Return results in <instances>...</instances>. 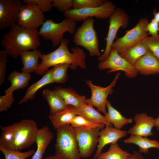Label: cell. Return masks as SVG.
I'll return each instance as SVG.
<instances>
[{
  "label": "cell",
  "mask_w": 159,
  "mask_h": 159,
  "mask_svg": "<svg viewBox=\"0 0 159 159\" xmlns=\"http://www.w3.org/2000/svg\"><path fill=\"white\" fill-rule=\"evenodd\" d=\"M37 29H27L17 23L3 36L1 45L11 58L16 59L22 52L37 49L40 44Z\"/></svg>",
  "instance_id": "obj_1"
},
{
  "label": "cell",
  "mask_w": 159,
  "mask_h": 159,
  "mask_svg": "<svg viewBox=\"0 0 159 159\" xmlns=\"http://www.w3.org/2000/svg\"><path fill=\"white\" fill-rule=\"evenodd\" d=\"M69 42L67 39H64L55 50L47 54H42L40 57L42 61L35 73L43 75L50 67L63 63L70 64L69 68L73 70L78 67L86 69V54L77 47L72 48V52H70L68 47Z\"/></svg>",
  "instance_id": "obj_2"
},
{
  "label": "cell",
  "mask_w": 159,
  "mask_h": 159,
  "mask_svg": "<svg viewBox=\"0 0 159 159\" xmlns=\"http://www.w3.org/2000/svg\"><path fill=\"white\" fill-rule=\"evenodd\" d=\"M56 130L55 155L62 159H80L75 128L68 124Z\"/></svg>",
  "instance_id": "obj_3"
},
{
  "label": "cell",
  "mask_w": 159,
  "mask_h": 159,
  "mask_svg": "<svg viewBox=\"0 0 159 159\" xmlns=\"http://www.w3.org/2000/svg\"><path fill=\"white\" fill-rule=\"evenodd\" d=\"M94 19L88 18L83 21L82 24L75 32L74 42L77 46L83 47L89 52L91 57L100 56L102 54L99 48V41L94 27Z\"/></svg>",
  "instance_id": "obj_4"
},
{
  "label": "cell",
  "mask_w": 159,
  "mask_h": 159,
  "mask_svg": "<svg viewBox=\"0 0 159 159\" xmlns=\"http://www.w3.org/2000/svg\"><path fill=\"white\" fill-rule=\"evenodd\" d=\"M14 124L13 140L9 150L21 151L35 143L38 129L34 120L24 119Z\"/></svg>",
  "instance_id": "obj_5"
},
{
  "label": "cell",
  "mask_w": 159,
  "mask_h": 159,
  "mask_svg": "<svg viewBox=\"0 0 159 159\" xmlns=\"http://www.w3.org/2000/svg\"><path fill=\"white\" fill-rule=\"evenodd\" d=\"M76 21L66 19L61 22L57 23L53 20L45 21L39 30V34L45 39L49 40L54 47L59 45L64 39V34L67 32L74 34L76 27Z\"/></svg>",
  "instance_id": "obj_6"
},
{
  "label": "cell",
  "mask_w": 159,
  "mask_h": 159,
  "mask_svg": "<svg viewBox=\"0 0 159 159\" xmlns=\"http://www.w3.org/2000/svg\"><path fill=\"white\" fill-rule=\"evenodd\" d=\"M116 7L111 1H107L97 7L71 9L64 13L66 19L75 21H84L88 18L94 17L99 19L109 18L115 10Z\"/></svg>",
  "instance_id": "obj_7"
},
{
  "label": "cell",
  "mask_w": 159,
  "mask_h": 159,
  "mask_svg": "<svg viewBox=\"0 0 159 159\" xmlns=\"http://www.w3.org/2000/svg\"><path fill=\"white\" fill-rule=\"evenodd\" d=\"M149 22L147 18L140 19L137 24L133 28L126 31L122 37L117 38L113 43L111 50L119 53L135 44L142 41L148 36L147 26Z\"/></svg>",
  "instance_id": "obj_8"
},
{
  "label": "cell",
  "mask_w": 159,
  "mask_h": 159,
  "mask_svg": "<svg viewBox=\"0 0 159 159\" xmlns=\"http://www.w3.org/2000/svg\"><path fill=\"white\" fill-rule=\"evenodd\" d=\"M110 24L106 42L105 51L99 57V62L105 60L108 57L111 50L112 47L114 42L117 32L121 27H127L129 21V16L126 11L123 9L117 8L115 11L109 17Z\"/></svg>",
  "instance_id": "obj_9"
},
{
  "label": "cell",
  "mask_w": 159,
  "mask_h": 159,
  "mask_svg": "<svg viewBox=\"0 0 159 159\" xmlns=\"http://www.w3.org/2000/svg\"><path fill=\"white\" fill-rule=\"evenodd\" d=\"M105 125L92 128L84 127L74 128L81 158H87L92 155L98 144L99 132Z\"/></svg>",
  "instance_id": "obj_10"
},
{
  "label": "cell",
  "mask_w": 159,
  "mask_h": 159,
  "mask_svg": "<svg viewBox=\"0 0 159 159\" xmlns=\"http://www.w3.org/2000/svg\"><path fill=\"white\" fill-rule=\"evenodd\" d=\"M120 75V72L117 73L113 81L106 87L95 85L90 80L86 81V84L91 90V95L90 98L86 99V103L96 107L98 111L105 115L107 112L106 107L107 97L113 93L112 88L116 85Z\"/></svg>",
  "instance_id": "obj_11"
},
{
  "label": "cell",
  "mask_w": 159,
  "mask_h": 159,
  "mask_svg": "<svg viewBox=\"0 0 159 159\" xmlns=\"http://www.w3.org/2000/svg\"><path fill=\"white\" fill-rule=\"evenodd\" d=\"M44 12L37 5L25 4L19 11L16 23L27 29H37L44 23Z\"/></svg>",
  "instance_id": "obj_12"
},
{
  "label": "cell",
  "mask_w": 159,
  "mask_h": 159,
  "mask_svg": "<svg viewBox=\"0 0 159 159\" xmlns=\"http://www.w3.org/2000/svg\"><path fill=\"white\" fill-rule=\"evenodd\" d=\"M98 67L100 70L110 69L108 73L123 71L126 76L130 78L136 77L138 72L132 65L121 57L116 51L111 50L108 57L105 60L99 62Z\"/></svg>",
  "instance_id": "obj_13"
},
{
  "label": "cell",
  "mask_w": 159,
  "mask_h": 159,
  "mask_svg": "<svg viewBox=\"0 0 159 159\" xmlns=\"http://www.w3.org/2000/svg\"><path fill=\"white\" fill-rule=\"evenodd\" d=\"M23 4L20 0H0V30L16 23L19 11Z\"/></svg>",
  "instance_id": "obj_14"
},
{
  "label": "cell",
  "mask_w": 159,
  "mask_h": 159,
  "mask_svg": "<svg viewBox=\"0 0 159 159\" xmlns=\"http://www.w3.org/2000/svg\"><path fill=\"white\" fill-rule=\"evenodd\" d=\"M135 125L127 131V134L148 137L153 135L152 129L155 127V118L145 112L135 115Z\"/></svg>",
  "instance_id": "obj_15"
},
{
  "label": "cell",
  "mask_w": 159,
  "mask_h": 159,
  "mask_svg": "<svg viewBox=\"0 0 159 159\" xmlns=\"http://www.w3.org/2000/svg\"><path fill=\"white\" fill-rule=\"evenodd\" d=\"M127 134V131L117 129L112 126H105L99 132L97 148L93 159H97L106 145L117 142L119 140L125 137Z\"/></svg>",
  "instance_id": "obj_16"
},
{
  "label": "cell",
  "mask_w": 159,
  "mask_h": 159,
  "mask_svg": "<svg viewBox=\"0 0 159 159\" xmlns=\"http://www.w3.org/2000/svg\"><path fill=\"white\" fill-rule=\"evenodd\" d=\"M134 66L138 72L142 75L159 73V60L149 50L137 61Z\"/></svg>",
  "instance_id": "obj_17"
},
{
  "label": "cell",
  "mask_w": 159,
  "mask_h": 159,
  "mask_svg": "<svg viewBox=\"0 0 159 159\" xmlns=\"http://www.w3.org/2000/svg\"><path fill=\"white\" fill-rule=\"evenodd\" d=\"M54 137L53 133L47 126L45 125L38 129L35 141L37 150L31 159H43L46 149Z\"/></svg>",
  "instance_id": "obj_18"
},
{
  "label": "cell",
  "mask_w": 159,
  "mask_h": 159,
  "mask_svg": "<svg viewBox=\"0 0 159 159\" xmlns=\"http://www.w3.org/2000/svg\"><path fill=\"white\" fill-rule=\"evenodd\" d=\"M54 90L68 105L78 108L83 105L86 104V97L80 95L72 88L56 86Z\"/></svg>",
  "instance_id": "obj_19"
},
{
  "label": "cell",
  "mask_w": 159,
  "mask_h": 159,
  "mask_svg": "<svg viewBox=\"0 0 159 159\" xmlns=\"http://www.w3.org/2000/svg\"><path fill=\"white\" fill-rule=\"evenodd\" d=\"M77 108L68 106L64 109L53 114H49L48 118L54 127L56 129L64 125L70 124L72 120L77 115Z\"/></svg>",
  "instance_id": "obj_20"
},
{
  "label": "cell",
  "mask_w": 159,
  "mask_h": 159,
  "mask_svg": "<svg viewBox=\"0 0 159 159\" xmlns=\"http://www.w3.org/2000/svg\"><path fill=\"white\" fill-rule=\"evenodd\" d=\"M42 54L41 51L37 49L21 53L19 56L23 65L22 72L28 74L35 72L38 67V60Z\"/></svg>",
  "instance_id": "obj_21"
},
{
  "label": "cell",
  "mask_w": 159,
  "mask_h": 159,
  "mask_svg": "<svg viewBox=\"0 0 159 159\" xmlns=\"http://www.w3.org/2000/svg\"><path fill=\"white\" fill-rule=\"evenodd\" d=\"M106 107L107 112L104 116L107 121L113 125L114 127L121 130L125 125L132 122V118H127L123 116L112 106L108 100L107 102Z\"/></svg>",
  "instance_id": "obj_22"
},
{
  "label": "cell",
  "mask_w": 159,
  "mask_h": 159,
  "mask_svg": "<svg viewBox=\"0 0 159 159\" xmlns=\"http://www.w3.org/2000/svg\"><path fill=\"white\" fill-rule=\"evenodd\" d=\"M148 50L142 41L118 53L121 57L134 66L137 61L144 55Z\"/></svg>",
  "instance_id": "obj_23"
},
{
  "label": "cell",
  "mask_w": 159,
  "mask_h": 159,
  "mask_svg": "<svg viewBox=\"0 0 159 159\" xmlns=\"http://www.w3.org/2000/svg\"><path fill=\"white\" fill-rule=\"evenodd\" d=\"M77 115L81 116L93 122L103 124L105 126H112L107 121L105 116L101 114L99 111L87 104L77 108Z\"/></svg>",
  "instance_id": "obj_24"
},
{
  "label": "cell",
  "mask_w": 159,
  "mask_h": 159,
  "mask_svg": "<svg viewBox=\"0 0 159 159\" xmlns=\"http://www.w3.org/2000/svg\"><path fill=\"white\" fill-rule=\"evenodd\" d=\"M125 144H132L139 147V152L140 153L146 154L151 148L159 149V141L151 140L141 136L131 135L128 138L124 140Z\"/></svg>",
  "instance_id": "obj_25"
},
{
  "label": "cell",
  "mask_w": 159,
  "mask_h": 159,
  "mask_svg": "<svg viewBox=\"0 0 159 159\" xmlns=\"http://www.w3.org/2000/svg\"><path fill=\"white\" fill-rule=\"evenodd\" d=\"M52 71V68L48 70L40 80L31 86L27 89L23 97L18 104L26 103L29 100L34 99L36 92L39 89L46 85L53 83Z\"/></svg>",
  "instance_id": "obj_26"
},
{
  "label": "cell",
  "mask_w": 159,
  "mask_h": 159,
  "mask_svg": "<svg viewBox=\"0 0 159 159\" xmlns=\"http://www.w3.org/2000/svg\"><path fill=\"white\" fill-rule=\"evenodd\" d=\"M31 79L30 74L19 72L16 70L12 72L7 79L10 81L11 85L5 91V95L13 93L15 90L26 87Z\"/></svg>",
  "instance_id": "obj_27"
},
{
  "label": "cell",
  "mask_w": 159,
  "mask_h": 159,
  "mask_svg": "<svg viewBox=\"0 0 159 159\" xmlns=\"http://www.w3.org/2000/svg\"><path fill=\"white\" fill-rule=\"evenodd\" d=\"M42 96L49 106V114L55 113L64 109L68 106L54 90L45 89L42 91Z\"/></svg>",
  "instance_id": "obj_28"
},
{
  "label": "cell",
  "mask_w": 159,
  "mask_h": 159,
  "mask_svg": "<svg viewBox=\"0 0 159 159\" xmlns=\"http://www.w3.org/2000/svg\"><path fill=\"white\" fill-rule=\"evenodd\" d=\"M131 155L121 148L117 142L111 144L108 150L102 152L97 159H127Z\"/></svg>",
  "instance_id": "obj_29"
},
{
  "label": "cell",
  "mask_w": 159,
  "mask_h": 159,
  "mask_svg": "<svg viewBox=\"0 0 159 159\" xmlns=\"http://www.w3.org/2000/svg\"><path fill=\"white\" fill-rule=\"evenodd\" d=\"M70 65L68 63H63L53 66L52 77L53 83L62 84L66 82L68 77L67 69Z\"/></svg>",
  "instance_id": "obj_30"
},
{
  "label": "cell",
  "mask_w": 159,
  "mask_h": 159,
  "mask_svg": "<svg viewBox=\"0 0 159 159\" xmlns=\"http://www.w3.org/2000/svg\"><path fill=\"white\" fill-rule=\"evenodd\" d=\"M14 124L5 127H0V146L10 150L13 140Z\"/></svg>",
  "instance_id": "obj_31"
},
{
  "label": "cell",
  "mask_w": 159,
  "mask_h": 159,
  "mask_svg": "<svg viewBox=\"0 0 159 159\" xmlns=\"http://www.w3.org/2000/svg\"><path fill=\"white\" fill-rule=\"evenodd\" d=\"M0 150L4 155L5 159H26L33 155L35 150L32 149L25 152L6 149L0 146Z\"/></svg>",
  "instance_id": "obj_32"
},
{
  "label": "cell",
  "mask_w": 159,
  "mask_h": 159,
  "mask_svg": "<svg viewBox=\"0 0 159 159\" xmlns=\"http://www.w3.org/2000/svg\"><path fill=\"white\" fill-rule=\"evenodd\" d=\"M70 125L75 128L80 127H84L92 128L105 125L104 124H97L91 122L82 116L77 115L71 121Z\"/></svg>",
  "instance_id": "obj_33"
},
{
  "label": "cell",
  "mask_w": 159,
  "mask_h": 159,
  "mask_svg": "<svg viewBox=\"0 0 159 159\" xmlns=\"http://www.w3.org/2000/svg\"><path fill=\"white\" fill-rule=\"evenodd\" d=\"M105 0H73L72 9L95 7L103 4Z\"/></svg>",
  "instance_id": "obj_34"
},
{
  "label": "cell",
  "mask_w": 159,
  "mask_h": 159,
  "mask_svg": "<svg viewBox=\"0 0 159 159\" xmlns=\"http://www.w3.org/2000/svg\"><path fill=\"white\" fill-rule=\"evenodd\" d=\"M142 42L148 49L159 60V36L156 37L148 36Z\"/></svg>",
  "instance_id": "obj_35"
},
{
  "label": "cell",
  "mask_w": 159,
  "mask_h": 159,
  "mask_svg": "<svg viewBox=\"0 0 159 159\" xmlns=\"http://www.w3.org/2000/svg\"><path fill=\"white\" fill-rule=\"evenodd\" d=\"M24 4H30L37 5L43 12L50 11L53 7V0H24Z\"/></svg>",
  "instance_id": "obj_36"
},
{
  "label": "cell",
  "mask_w": 159,
  "mask_h": 159,
  "mask_svg": "<svg viewBox=\"0 0 159 159\" xmlns=\"http://www.w3.org/2000/svg\"><path fill=\"white\" fill-rule=\"evenodd\" d=\"M7 51L4 49L0 51V85L4 81L6 73L7 56Z\"/></svg>",
  "instance_id": "obj_37"
},
{
  "label": "cell",
  "mask_w": 159,
  "mask_h": 159,
  "mask_svg": "<svg viewBox=\"0 0 159 159\" xmlns=\"http://www.w3.org/2000/svg\"><path fill=\"white\" fill-rule=\"evenodd\" d=\"M73 0H53L52 6L63 13L72 9Z\"/></svg>",
  "instance_id": "obj_38"
},
{
  "label": "cell",
  "mask_w": 159,
  "mask_h": 159,
  "mask_svg": "<svg viewBox=\"0 0 159 159\" xmlns=\"http://www.w3.org/2000/svg\"><path fill=\"white\" fill-rule=\"evenodd\" d=\"M14 101L13 93L0 97V112L6 111L12 106Z\"/></svg>",
  "instance_id": "obj_39"
},
{
  "label": "cell",
  "mask_w": 159,
  "mask_h": 159,
  "mask_svg": "<svg viewBox=\"0 0 159 159\" xmlns=\"http://www.w3.org/2000/svg\"><path fill=\"white\" fill-rule=\"evenodd\" d=\"M147 30L151 36L154 37L158 36L159 23L154 18L152 19L147 25Z\"/></svg>",
  "instance_id": "obj_40"
},
{
  "label": "cell",
  "mask_w": 159,
  "mask_h": 159,
  "mask_svg": "<svg viewBox=\"0 0 159 159\" xmlns=\"http://www.w3.org/2000/svg\"><path fill=\"white\" fill-rule=\"evenodd\" d=\"M127 159H145L142 154L138 151L134 150L131 155Z\"/></svg>",
  "instance_id": "obj_41"
},
{
  "label": "cell",
  "mask_w": 159,
  "mask_h": 159,
  "mask_svg": "<svg viewBox=\"0 0 159 159\" xmlns=\"http://www.w3.org/2000/svg\"><path fill=\"white\" fill-rule=\"evenodd\" d=\"M154 19L159 23V11L157 12L156 9L153 10Z\"/></svg>",
  "instance_id": "obj_42"
},
{
  "label": "cell",
  "mask_w": 159,
  "mask_h": 159,
  "mask_svg": "<svg viewBox=\"0 0 159 159\" xmlns=\"http://www.w3.org/2000/svg\"><path fill=\"white\" fill-rule=\"evenodd\" d=\"M155 127L159 131V116L155 118Z\"/></svg>",
  "instance_id": "obj_43"
},
{
  "label": "cell",
  "mask_w": 159,
  "mask_h": 159,
  "mask_svg": "<svg viewBox=\"0 0 159 159\" xmlns=\"http://www.w3.org/2000/svg\"><path fill=\"white\" fill-rule=\"evenodd\" d=\"M44 159H62L59 157L55 155H49Z\"/></svg>",
  "instance_id": "obj_44"
}]
</instances>
